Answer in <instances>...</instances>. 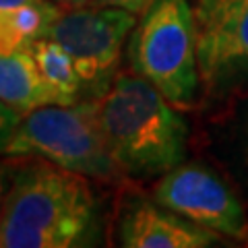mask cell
Listing matches in <instances>:
<instances>
[{"label":"cell","instance_id":"obj_6","mask_svg":"<svg viewBox=\"0 0 248 248\" xmlns=\"http://www.w3.org/2000/svg\"><path fill=\"white\" fill-rule=\"evenodd\" d=\"M155 201L219 236L248 240L242 203L221 178L199 164L176 166L166 172L155 188Z\"/></svg>","mask_w":248,"mask_h":248},{"label":"cell","instance_id":"obj_1","mask_svg":"<svg viewBox=\"0 0 248 248\" xmlns=\"http://www.w3.org/2000/svg\"><path fill=\"white\" fill-rule=\"evenodd\" d=\"M99 207L87 176L50 161L17 166L0 221V248L95 244Z\"/></svg>","mask_w":248,"mask_h":248},{"label":"cell","instance_id":"obj_7","mask_svg":"<svg viewBox=\"0 0 248 248\" xmlns=\"http://www.w3.org/2000/svg\"><path fill=\"white\" fill-rule=\"evenodd\" d=\"M199 73L209 87L248 73V0H197Z\"/></svg>","mask_w":248,"mask_h":248},{"label":"cell","instance_id":"obj_16","mask_svg":"<svg viewBox=\"0 0 248 248\" xmlns=\"http://www.w3.org/2000/svg\"><path fill=\"white\" fill-rule=\"evenodd\" d=\"M25 2H33V0H0V6H17Z\"/></svg>","mask_w":248,"mask_h":248},{"label":"cell","instance_id":"obj_3","mask_svg":"<svg viewBox=\"0 0 248 248\" xmlns=\"http://www.w3.org/2000/svg\"><path fill=\"white\" fill-rule=\"evenodd\" d=\"M4 155L37 157L95 180H116L122 174L99 126L95 99L23 114Z\"/></svg>","mask_w":248,"mask_h":248},{"label":"cell","instance_id":"obj_4","mask_svg":"<svg viewBox=\"0 0 248 248\" xmlns=\"http://www.w3.org/2000/svg\"><path fill=\"white\" fill-rule=\"evenodd\" d=\"M128 58L170 104L190 106L201 81L195 9L186 0H155L130 37Z\"/></svg>","mask_w":248,"mask_h":248},{"label":"cell","instance_id":"obj_11","mask_svg":"<svg viewBox=\"0 0 248 248\" xmlns=\"http://www.w3.org/2000/svg\"><path fill=\"white\" fill-rule=\"evenodd\" d=\"M29 52L40 66L42 75L46 77L52 87H56L62 95L68 97L73 104L83 99V83L81 77L77 73V66L73 62V56L68 50L56 42L50 35H40L35 37L29 46Z\"/></svg>","mask_w":248,"mask_h":248},{"label":"cell","instance_id":"obj_9","mask_svg":"<svg viewBox=\"0 0 248 248\" xmlns=\"http://www.w3.org/2000/svg\"><path fill=\"white\" fill-rule=\"evenodd\" d=\"M0 102L19 114H27L42 106L73 104L46 81L29 48L0 56Z\"/></svg>","mask_w":248,"mask_h":248},{"label":"cell","instance_id":"obj_13","mask_svg":"<svg viewBox=\"0 0 248 248\" xmlns=\"http://www.w3.org/2000/svg\"><path fill=\"white\" fill-rule=\"evenodd\" d=\"M15 170H17V166H15L13 161L0 159V221H2V213H4V205H6L11 184H13Z\"/></svg>","mask_w":248,"mask_h":248},{"label":"cell","instance_id":"obj_12","mask_svg":"<svg viewBox=\"0 0 248 248\" xmlns=\"http://www.w3.org/2000/svg\"><path fill=\"white\" fill-rule=\"evenodd\" d=\"M21 118H23V114H19L17 110H13L11 106L0 102V153L6 151V147H9Z\"/></svg>","mask_w":248,"mask_h":248},{"label":"cell","instance_id":"obj_15","mask_svg":"<svg viewBox=\"0 0 248 248\" xmlns=\"http://www.w3.org/2000/svg\"><path fill=\"white\" fill-rule=\"evenodd\" d=\"M54 2L64 4V6H68V9H73V6H85V4H89L91 0H54Z\"/></svg>","mask_w":248,"mask_h":248},{"label":"cell","instance_id":"obj_10","mask_svg":"<svg viewBox=\"0 0 248 248\" xmlns=\"http://www.w3.org/2000/svg\"><path fill=\"white\" fill-rule=\"evenodd\" d=\"M62 11L50 0L0 6V56L13 54L44 35Z\"/></svg>","mask_w":248,"mask_h":248},{"label":"cell","instance_id":"obj_14","mask_svg":"<svg viewBox=\"0 0 248 248\" xmlns=\"http://www.w3.org/2000/svg\"><path fill=\"white\" fill-rule=\"evenodd\" d=\"M155 0H97V4L102 6H114V9L128 11L133 15H143Z\"/></svg>","mask_w":248,"mask_h":248},{"label":"cell","instance_id":"obj_8","mask_svg":"<svg viewBox=\"0 0 248 248\" xmlns=\"http://www.w3.org/2000/svg\"><path fill=\"white\" fill-rule=\"evenodd\" d=\"M118 238L126 248H205L221 236L159 203L135 201L122 213Z\"/></svg>","mask_w":248,"mask_h":248},{"label":"cell","instance_id":"obj_2","mask_svg":"<svg viewBox=\"0 0 248 248\" xmlns=\"http://www.w3.org/2000/svg\"><path fill=\"white\" fill-rule=\"evenodd\" d=\"M172 106L137 73L118 75L97 99L99 126L122 172L147 178L182 164L186 124Z\"/></svg>","mask_w":248,"mask_h":248},{"label":"cell","instance_id":"obj_5","mask_svg":"<svg viewBox=\"0 0 248 248\" xmlns=\"http://www.w3.org/2000/svg\"><path fill=\"white\" fill-rule=\"evenodd\" d=\"M137 15L102 6H73L60 13L44 35L60 42L73 56L85 99H102L118 77L122 46Z\"/></svg>","mask_w":248,"mask_h":248}]
</instances>
